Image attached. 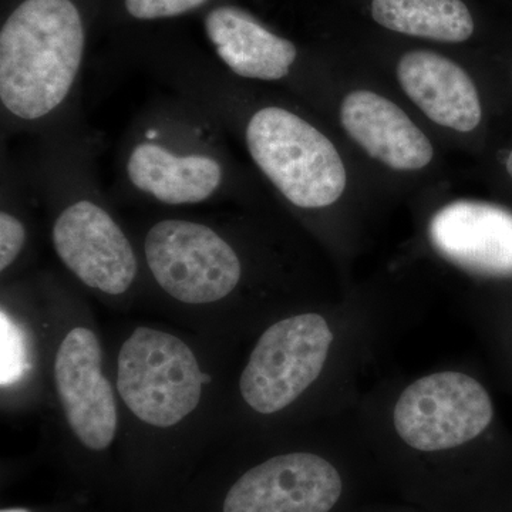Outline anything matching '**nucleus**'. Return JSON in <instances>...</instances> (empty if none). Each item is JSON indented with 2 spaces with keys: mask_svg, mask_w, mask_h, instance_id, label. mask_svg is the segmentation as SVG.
Here are the masks:
<instances>
[{
  "mask_svg": "<svg viewBox=\"0 0 512 512\" xmlns=\"http://www.w3.org/2000/svg\"><path fill=\"white\" fill-rule=\"evenodd\" d=\"M146 66L173 93L197 101L295 210H328L345 194L348 173L338 148L308 117L259 99L249 82L218 62L191 55L151 56Z\"/></svg>",
  "mask_w": 512,
  "mask_h": 512,
  "instance_id": "nucleus-1",
  "label": "nucleus"
},
{
  "mask_svg": "<svg viewBox=\"0 0 512 512\" xmlns=\"http://www.w3.org/2000/svg\"><path fill=\"white\" fill-rule=\"evenodd\" d=\"M227 136L197 101L157 97L121 137L111 194L175 208L247 197V177Z\"/></svg>",
  "mask_w": 512,
  "mask_h": 512,
  "instance_id": "nucleus-2",
  "label": "nucleus"
},
{
  "mask_svg": "<svg viewBox=\"0 0 512 512\" xmlns=\"http://www.w3.org/2000/svg\"><path fill=\"white\" fill-rule=\"evenodd\" d=\"M117 387L138 420L167 429L197 409L202 373L183 340L138 328L121 346Z\"/></svg>",
  "mask_w": 512,
  "mask_h": 512,
  "instance_id": "nucleus-7",
  "label": "nucleus"
},
{
  "mask_svg": "<svg viewBox=\"0 0 512 512\" xmlns=\"http://www.w3.org/2000/svg\"><path fill=\"white\" fill-rule=\"evenodd\" d=\"M505 167H507L508 174H510L512 178V151L508 154L507 161H505Z\"/></svg>",
  "mask_w": 512,
  "mask_h": 512,
  "instance_id": "nucleus-18",
  "label": "nucleus"
},
{
  "mask_svg": "<svg viewBox=\"0 0 512 512\" xmlns=\"http://www.w3.org/2000/svg\"><path fill=\"white\" fill-rule=\"evenodd\" d=\"M343 493L338 467L315 453L275 456L248 470L224 501V512H330Z\"/></svg>",
  "mask_w": 512,
  "mask_h": 512,
  "instance_id": "nucleus-8",
  "label": "nucleus"
},
{
  "mask_svg": "<svg viewBox=\"0 0 512 512\" xmlns=\"http://www.w3.org/2000/svg\"><path fill=\"white\" fill-rule=\"evenodd\" d=\"M55 382L64 416L80 443L101 451L117 433V404L101 373L99 340L92 330L74 328L60 343Z\"/></svg>",
  "mask_w": 512,
  "mask_h": 512,
  "instance_id": "nucleus-9",
  "label": "nucleus"
},
{
  "mask_svg": "<svg viewBox=\"0 0 512 512\" xmlns=\"http://www.w3.org/2000/svg\"><path fill=\"white\" fill-rule=\"evenodd\" d=\"M141 251L158 288L185 305L224 301L245 278V261L232 239L222 228L197 218L154 221Z\"/></svg>",
  "mask_w": 512,
  "mask_h": 512,
  "instance_id": "nucleus-5",
  "label": "nucleus"
},
{
  "mask_svg": "<svg viewBox=\"0 0 512 512\" xmlns=\"http://www.w3.org/2000/svg\"><path fill=\"white\" fill-rule=\"evenodd\" d=\"M372 16L383 28L436 42H466L474 33L463 0H373Z\"/></svg>",
  "mask_w": 512,
  "mask_h": 512,
  "instance_id": "nucleus-14",
  "label": "nucleus"
},
{
  "mask_svg": "<svg viewBox=\"0 0 512 512\" xmlns=\"http://www.w3.org/2000/svg\"><path fill=\"white\" fill-rule=\"evenodd\" d=\"M210 0H121L128 18L151 22L171 19L202 8Z\"/></svg>",
  "mask_w": 512,
  "mask_h": 512,
  "instance_id": "nucleus-16",
  "label": "nucleus"
},
{
  "mask_svg": "<svg viewBox=\"0 0 512 512\" xmlns=\"http://www.w3.org/2000/svg\"><path fill=\"white\" fill-rule=\"evenodd\" d=\"M25 360L22 340L19 339L18 330L2 312V384L12 383L18 379L20 369Z\"/></svg>",
  "mask_w": 512,
  "mask_h": 512,
  "instance_id": "nucleus-17",
  "label": "nucleus"
},
{
  "mask_svg": "<svg viewBox=\"0 0 512 512\" xmlns=\"http://www.w3.org/2000/svg\"><path fill=\"white\" fill-rule=\"evenodd\" d=\"M0 271L6 274L18 264L29 244V207L36 190L28 163L10 156L2 144L0 175Z\"/></svg>",
  "mask_w": 512,
  "mask_h": 512,
  "instance_id": "nucleus-15",
  "label": "nucleus"
},
{
  "mask_svg": "<svg viewBox=\"0 0 512 512\" xmlns=\"http://www.w3.org/2000/svg\"><path fill=\"white\" fill-rule=\"evenodd\" d=\"M397 79L407 97L441 127L470 133L483 119L476 84L446 56L430 50L404 53L397 63Z\"/></svg>",
  "mask_w": 512,
  "mask_h": 512,
  "instance_id": "nucleus-13",
  "label": "nucleus"
},
{
  "mask_svg": "<svg viewBox=\"0 0 512 512\" xmlns=\"http://www.w3.org/2000/svg\"><path fill=\"white\" fill-rule=\"evenodd\" d=\"M431 247L457 268L483 278L512 276V212L480 201L444 205L429 222Z\"/></svg>",
  "mask_w": 512,
  "mask_h": 512,
  "instance_id": "nucleus-10",
  "label": "nucleus"
},
{
  "mask_svg": "<svg viewBox=\"0 0 512 512\" xmlns=\"http://www.w3.org/2000/svg\"><path fill=\"white\" fill-rule=\"evenodd\" d=\"M204 29L217 62L232 76L249 83L292 79L298 47L265 28L247 10L215 6L205 15Z\"/></svg>",
  "mask_w": 512,
  "mask_h": 512,
  "instance_id": "nucleus-11",
  "label": "nucleus"
},
{
  "mask_svg": "<svg viewBox=\"0 0 512 512\" xmlns=\"http://www.w3.org/2000/svg\"><path fill=\"white\" fill-rule=\"evenodd\" d=\"M87 29L76 0H19L0 29L2 140L39 136L82 109Z\"/></svg>",
  "mask_w": 512,
  "mask_h": 512,
  "instance_id": "nucleus-3",
  "label": "nucleus"
},
{
  "mask_svg": "<svg viewBox=\"0 0 512 512\" xmlns=\"http://www.w3.org/2000/svg\"><path fill=\"white\" fill-rule=\"evenodd\" d=\"M338 345L339 330L322 313L278 320L252 349L239 380L242 399L264 416L288 409L318 382Z\"/></svg>",
  "mask_w": 512,
  "mask_h": 512,
  "instance_id": "nucleus-6",
  "label": "nucleus"
},
{
  "mask_svg": "<svg viewBox=\"0 0 512 512\" xmlns=\"http://www.w3.org/2000/svg\"><path fill=\"white\" fill-rule=\"evenodd\" d=\"M0 512H29V511L23 510V508H8V510H2Z\"/></svg>",
  "mask_w": 512,
  "mask_h": 512,
  "instance_id": "nucleus-19",
  "label": "nucleus"
},
{
  "mask_svg": "<svg viewBox=\"0 0 512 512\" xmlns=\"http://www.w3.org/2000/svg\"><path fill=\"white\" fill-rule=\"evenodd\" d=\"M493 394L477 376L441 369L404 384L390 403L387 430L409 450L447 454L485 439L495 426Z\"/></svg>",
  "mask_w": 512,
  "mask_h": 512,
  "instance_id": "nucleus-4",
  "label": "nucleus"
},
{
  "mask_svg": "<svg viewBox=\"0 0 512 512\" xmlns=\"http://www.w3.org/2000/svg\"><path fill=\"white\" fill-rule=\"evenodd\" d=\"M340 123L370 157L396 171H417L433 160V144L393 101L370 92L346 94Z\"/></svg>",
  "mask_w": 512,
  "mask_h": 512,
  "instance_id": "nucleus-12",
  "label": "nucleus"
}]
</instances>
